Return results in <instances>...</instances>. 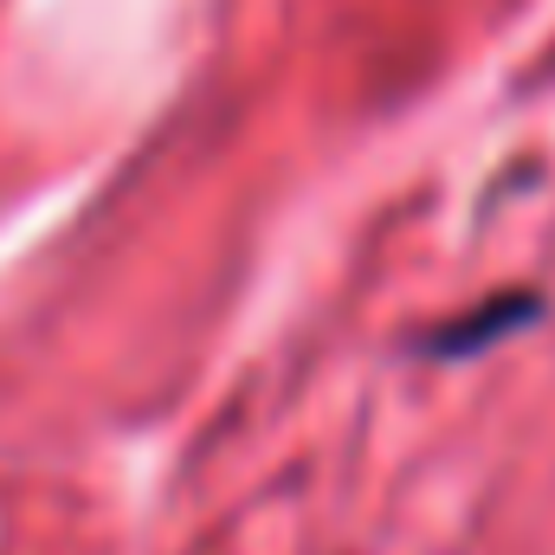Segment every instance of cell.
Returning a JSON list of instances; mask_svg holds the SVG:
<instances>
[{
    "label": "cell",
    "mask_w": 555,
    "mask_h": 555,
    "mask_svg": "<svg viewBox=\"0 0 555 555\" xmlns=\"http://www.w3.org/2000/svg\"><path fill=\"white\" fill-rule=\"evenodd\" d=\"M543 310H550L543 291H491V297H478L472 310H459V317L420 330L414 349H420V362H472V356L511 343L517 330L543 323Z\"/></svg>",
    "instance_id": "obj_1"
}]
</instances>
